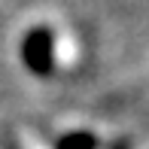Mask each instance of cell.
Here are the masks:
<instances>
[{"mask_svg":"<svg viewBox=\"0 0 149 149\" xmlns=\"http://www.w3.org/2000/svg\"><path fill=\"white\" fill-rule=\"evenodd\" d=\"M22 61L33 76H49L55 70V33L46 24H37L22 40Z\"/></svg>","mask_w":149,"mask_h":149,"instance_id":"1","label":"cell"},{"mask_svg":"<svg viewBox=\"0 0 149 149\" xmlns=\"http://www.w3.org/2000/svg\"><path fill=\"white\" fill-rule=\"evenodd\" d=\"M55 149H97V137L91 131H70L55 143Z\"/></svg>","mask_w":149,"mask_h":149,"instance_id":"2","label":"cell"}]
</instances>
